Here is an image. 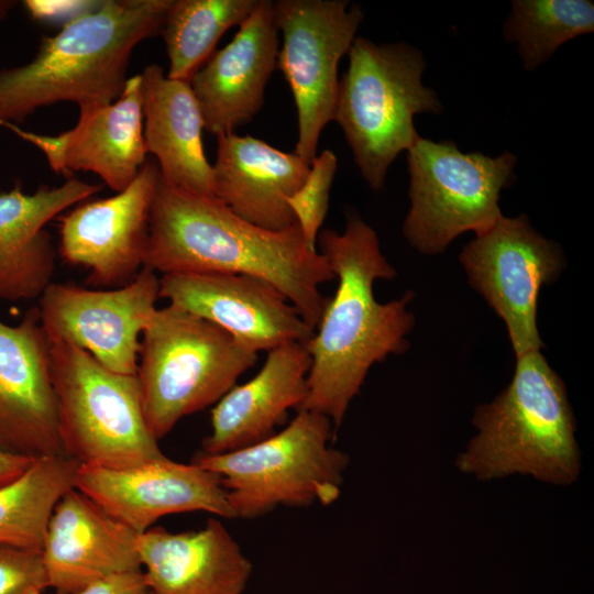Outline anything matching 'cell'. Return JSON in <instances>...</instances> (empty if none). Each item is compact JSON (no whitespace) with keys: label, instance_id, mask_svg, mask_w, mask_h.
Here are the masks:
<instances>
[{"label":"cell","instance_id":"5","mask_svg":"<svg viewBox=\"0 0 594 594\" xmlns=\"http://www.w3.org/2000/svg\"><path fill=\"white\" fill-rule=\"evenodd\" d=\"M339 86L333 121L344 133L356 166L373 190L389 166L420 138L414 118L442 111L422 84V53L407 43L375 44L356 36Z\"/></svg>","mask_w":594,"mask_h":594},{"label":"cell","instance_id":"27","mask_svg":"<svg viewBox=\"0 0 594 594\" xmlns=\"http://www.w3.org/2000/svg\"><path fill=\"white\" fill-rule=\"evenodd\" d=\"M593 31L592 1L515 0L503 34L517 44L525 69L532 70L568 41Z\"/></svg>","mask_w":594,"mask_h":594},{"label":"cell","instance_id":"19","mask_svg":"<svg viewBox=\"0 0 594 594\" xmlns=\"http://www.w3.org/2000/svg\"><path fill=\"white\" fill-rule=\"evenodd\" d=\"M138 534L73 487L58 501L42 557L54 594H77L113 574L142 570Z\"/></svg>","mask_w":594,"mask_h":594},{"label":"cell","instance_id":"14","mask_svg":"<svg viewBox=\"0 0 594 594\" xmlns=\"http://www.w3.org/2000/svg\"><path fill=\"white\" fill-rule=\"evenodd\" d=\"M74 487L138 535L170 514L206 512L233 519L217 473L166 457L123 469L79 465Z\"/></svg>","mask_w":594,"mask_h":594},{"label":"cell","instance_id":"12","mask_svg":"<svg viewBox=\"0 0 594 594\" xmlns=\"http://www.w3.org/2000/svg\"><path fill=\"white\" fill-rule=\"evenodd\" d=\"M160 298V277L143 267L125 286L89 289L51 283L41 295L38 320L50 341H63L108 370L136 374L141 336Z\"/></svg>","mask_w":594,"mask_h":594},{"label":"cell","instance_id":"33","mask_svg":"<svg viewBox=\"0 0 594 594\" xmlns=\"http://www.w3.org/2000/svg\"><path fill=\"white\" fill-rule=\"evenodd\" d=\"M16 3L14 0H0V22L8 18Z\"/></svg>","mask_w":594,"mask_h":594},{"label":"cell","instance_id":"2","mask_svg":"<svg viewBox=\"0 0 594 594\" xmlns=\"http://www.w3.org/2000/svg\"><path fill=\"white\" fill-rule=\"evenodd\" d=\"M144 266L163 274H240L275 286L316 329L334 279L326 257L310 250L296 224L254 226L216 197L166 183L160 174L150 212Z\"/></svg>","mask_w":594,"mask_h":594},{"label":"cell","instance_id":"1","mask_svg":"<svg viewBox=\"0 0 594 594\" xmlns=\"http://www.w3.org/2000/svg\"><path fill=\"white\" fill-rule=\"evenodd\" d=\"M318 244L338 284L306 343L311 364L298 410L324 415L337 431L370 369L408 349L414 293L376 300L374 283L394 279L397 273L383 255L376 232L358 215L346 216L342 233L322 230Z\"/></svg>","mask_w":594,"mask_h":594},{"label":"cell","instance_id":"17","mask_svg":"<svg viewBox=\"0 0 594 594\" xmlns=\"http://www.w3.org/2000/svg\"><path fill=\"white\" fill-rule=\"evenodd\" d=\"M77 124L57 135L24 131L3 123L45 155L56 174H97L111 189L122 191L146 162L143 138V89L141 74L128 78L120 97L111 103L79 108Z\"/></svg>","mask_w":594,"mask_h":594},{"label":"cell","instance_id":"8","mask_svg":"<svg viewBox=\"0 0 594 594\" xmlns=\"http://www.w3.org/2000/svg\"><path fill=\"white\" fill-rule=\"evenodd\" d=\"M50 370L67 457L108 469L165 457L146 426L136 374L112 372L63 341H50Z\"/></svg>","mask_w":594,"mask_h":594},{"label":"cell","instance_id":"13","mask_svg":"<svg viewBox=\"0 0 594 594\" xmlns=\"http://www.w3.org/2000/svg\"><path fill=\"white\" fill-rule=\"evenodd\" d=\"M158 178L157 163L146 160L125 189L81 204L61 218V255L69 264L86 267L90 285L119 288L144 267Z\"/></svg>","mask_w":594,"mask_h":594},{"label":"cell","instance_id":"29","mask_svg":"<svg viewBox=\"0 0 594 594\" xmlns=\"http://www.w3.org/2000/svg\"><path fill=\"white\" fill-rule=\"evenodd\" d=\"M46 588L42 550L0 543V594H43Z\"/></svg>","mask_w":594,"mask_h":594},{"label":"cell","instance_id":"10","mask_svg":"<svg viewBox=\"0 0 594 594\" xmlns=\"http://www.w3.org/2000/svg\"><path fill=\"white\" fill-rule=\"evenodd\" d=\"M274 14L283 35L276 68L289 85L297 112L295 153L310 165L321 132L334 118L339 63L364 15L359 4L345 0H277Z\"/></svg>","mask_w":594,"mask_h":594},{"label":"cell","instance_id":"25","mask_svg":"<svg viewBox=\"0 0 594 594\" xmlns=\"http://www.w3.org/2000/svg\"><path fill=\"white\" fill-rule=\"evenodd\" d=\"M79 463L67 455L36 459L0 486V543L42 550L54 507L75 485Z\"/></svg>","mask_w":594,"mask_h":594},{"label":"cell","instance_id":"32","mask_svg":"<svg viewBox=\"0 0 594 594\" xmlns=\"http://www.w3.org/2000/svg\"><path fill=\"white\" fill-rule=\"evenodd\" d=\"M35 460L0 450V486L23 474Z\"/></svg>","mask_w":594,"mask_h":594},{"label":"cell","instance_id":"3","mask_svg":"<svg viewBox=\"0 0 594 594\" xmlns=\"http://www.w3.org/2000/svg\"><path fill=\"white\" fill-rule=\"evenodd\" d=\"M170 3L102 0L43 37L29 63L0 69V128L56 102H113L124 89L134 47L161 33Z\"/></svg>","mask_w":594,"mask_h":594},{"label":"cell","instance_id":"6","mask_svg":"<svg viewBox=\"0 0 594 594\" xmlns=\"http://www.w3.org/2000/svg\"><path fill=\"white\" fill-rule=\"evenodd\" d=\"M257 361V352L216 324L167 305L142 332L136 376L143 414L158 441L186 416L216 405Z\"/></svg>","mask_w":594,"mask_h":594},{"label":"cell","instance_id":"28","mask_svg":"<svg viewBox=\"0 0 594 594\" xmlns=\"http://www.w3.org/2000/svg\"><path fill=\"white\" fill-rule=\"evenodd\" d=\"M337 167L336 154L324 150L314 158L301 187L287 199L305 243L312 251H318L317 239L328 212Z\"/></svg>","mask_w":594,"mask_h":594},{"label":"cell","instance_id":"7","mask_svg":"<svg viewBox=\"0 0 594 594\" xmlns=\"http://www.w3.org/2000/svg\"><path fill=\"white\" fill-rule=\"evenodd\" d=\"M331 420L297 410L279 432L221 454L198 453L193 463L221 477L233 518L254 519L278 506H323L341 493L349 458L331 446Z\"/></svg>","mask_w":594,"mask_h":594},{"label":"cell","instance_id":"31","mask_svg":"<svg viewBox=\"0 0 594 594\" xmlns=\"http://www.w3.org/2000/svg\"><path fill=\"white\" fill-rule=\"evenodd\" d=\"M77 594H152L142 570L113 574L99 580Z\"/></svg>","mask_w":594,"mask_h":594},{"label":"cell","instance_id":"15","mask_svg":"<svg viewBox=\"0 0 594 594\" xmlns=\"http://www.w3.org/2000/svg\"><path fill=\"white\" fill-rule=\"evenodd\" d=\"M160 297L216 324L255 352L307 343L315 332L282 292L249 275L163 274Z\"/></svg>","mask_w":594,"mask_h":594},{"label":"cell","instance_id":"9","mask_svg":"<svg viewBox=\"0 0 594 594\" xmlns=\"http://www.w3.org/2000/svg\"><path fill=\"white\" fill-rule=\"evenodd\" d=\"M516 156L463 153L450 141L419 138L407 151L410 208L403 224L418 252L442 253L459 235H480L503 216L501 191L514 180Z\"/></svg>","mask_w":594,"mask_h":594},{"label":"cell","instance_id":"22","mask_svg":"<svg viewBox=\"0 0 594 594\" xmlns=\"http://www.w3.org/2000/svg\"><path fill=\"white\" fill-rule=\"evenodd\" d=\"M212 169L215 197L240 218L273 231L296 224L287 199L301 187L310 165L295 152L251 135L219 134Z\"/></svg>","mask_w":594,"mask_h":594},{"label":"cell","instance_id":"30","mask_svg":"<svg viewBox=\"0 0 594 594\" xmlns=\"http://www.w3.org/2000/svg\"><path fill=\"white\" fill-rule=\"evenodd\" d=\"M29 13L41 21H64V24L73 19L92 10L100 1L91 0H26L23 2Z\"/></svg>","mask_w":594,"mask_h":594},{"label":"cell","instance_id":"23","mask_svg":"<svg viewBox=\"0 0 594 594\" xmlns=\"http://www.w3.org/2000/svg\"><path fill=\"white\" fill-rule=\"evenodd\" d=\"M311 360L306 343H287L267 352L261 370L234 385L212 408L210 433L201 453L221 454L260 442L276 431L289 409L302 404Z\"/></svg>","mask_w":594,"mask_h":594},{"label":"cell","instance_id":"26","mask_svg":"<svg viewBox=\"0 0 594 594\" xmlns=\"http://www.w3.org/2000/svg\"><path fill=\"white\" fill-rule=\"evenodd\" d=\"M257 0H172L161 34L169 67L167 77L189 81L215 53L220 37L239 25Z\"/></svg>","mask_w":594,"mask_h":594},{"label":"cell","instance_id":"21","mask_svg":"<svg viewBox=\"0 0 594 594\" xmlns=\"http://www.w3.org/2000/svg\"><path fill=\"white\" fill-rule=\"evenodd\" d=\"M101 186L69 178L33 194L14 187L0 193V300L40 298L52 283L55 249L45 224Z\"/></svg>","mask_w":594,"mask_h":594},{"label":"cell","instance_id":"24","mask_svg":"<svg viewBox=\"0 0 594 594\" xmlns=\"http://www.w3.org/2000/svg\"><path fill=\"white\" fill-rule=\"evenodd\" d=\"M143 138L168 184L215 197L213 169L202 144L204 119L189 81L167 77L157 64L141 73Z\"/></svg>","mask_w":594,"mask_h":594},{"label":"cell","instance_id":"18","mask_svg":"<svg viewBox=\"0 0 594 594\" xmlns=\"http://www.w3.org/2000/svg\"><path fill=\"white\" fill-rule=\"evenodd\" d=\"M278 33L274 1L257 0L233 38L193 76L205 130L216 136L234 133L261 110L277 66Z\"/></svg>","mask_w":594,"mask_h":594},{"label":"cell","instance_id":"16","mask_svg":"<svg viewBox=\"0 0 594 594\" xmlns=\"http://www.w3.org/2000/svg\"><path fill=\"white\" fill-rule=\"evenodd\" d=\"M0 450L40 459L66 455L50 370V340L37 310L10 326L0 320Z\"/></svg>","mask_w":594,"mask_h":594},{"label":"cell","instance_id":"20","mask_svg":"<svg viewBox=\"0 0 594 594\" xmlns=\"http://www.w3.org/2000/svg\"><path fill=\"white\" fill-rule=\"evenodd\" d=\"M138 551L152 594H243L252 563L216 518L195 531L152 527L138 535Z\"/></svg>","mask_w":594,"mask_h":594},{"label":"cell","instance_id":"4","mask_svg":"<svg viewBox=\"0 0 594 594\" xmlns=\"http://www.w3.org/2000/svg\"><path fill=\"white\" fill-rule=\"evenodd\" d=\"M476 435L457 468L482 481L514 474L553 485L573 484L581 472L575 418L562 378L540 351L516 358L507 387L480 405Z\"/></svg>","mask_w":594,"mask_h":594},{"label":"cell","instance_id":"11","mask_svg":"<svg viewBox=\"0 0 594 594\" xmlns=\"http://www.w3.org/2000/svg\"><path fill=\"white\" fill-rule=\"evenodd\" d=\"M459 261L470 285L504 321L515 356L540 351L538 297L563 271L561 248L525 215L502 216L462 249Z\"/></svg>","mask_w":594,"mask_h":594}]
</instances>
